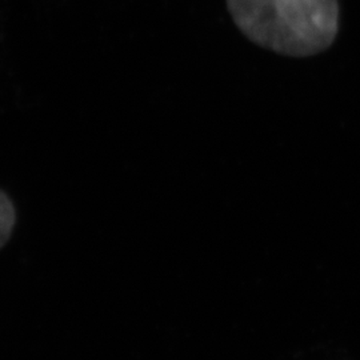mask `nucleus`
I'll use <instances>...</instances> for the list:
<instances>
[{
	"instance_id": "1",
	"label": "nucleus",
	"mask_w": 360,
	"mask_h": 360,
	"mask_svg": "<svg viewBox=\"0 0 360 360\" xmlns=\"http://www.w3.org/2000/svg\"><path fill=\"white\" fill-rule=\"evenodd\" d=\"M227 8L250 41L290 58L328 50L339 32L338 0H227Z\"/></svg>"
},
{
	"instance_id": "2",
	"label": "nucleus",
	"mask_w": 360,
	"mask_h": 360,
	"mask_svg": "<svg viewBox=\"0 0 360 360\" xmlns=\"http://www.w3.org/2000/svg\"><path fill=\"white\" fill-rule=\"evenodd\" d=\"M15 224V210L8 196L0 191V248L11 236Z\"/></svg>"
}]
</instances>
